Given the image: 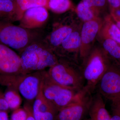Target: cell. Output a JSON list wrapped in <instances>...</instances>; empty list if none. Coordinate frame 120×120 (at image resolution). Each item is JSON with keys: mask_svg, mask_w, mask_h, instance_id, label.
Instances as JSON below:
<instances>
[{"mask_svg": "<svg viewBox=\"0 0 120 120\" xmlns=\"http://www.w3.org/2000/svg\"><path fill=\"white\" fill-rule=\"evenodd\" d=\"M0 20L12 23L19 21L15 2L0 0Z\"/></svg>", "mask_w": 120, "mask_h": 120, "instance_id": "e0dca14e", "label": "cell"}, {"mask_svg": "<svg viewBox=\"0 0 120 120\" xmlns=\"http://www.w3.org/2000/svg\"><path fill=\"white\" fill-rule=\"evenodd\" d=\"M4 95L9 109L14 110L19 108L22 99L18 91L9 88Z\"/></svg>", "mask_w": 120, "mask_h": 120, "instance_id": "7402d4cb", "label": "cell"}, {"mask_svg": "<svg viewBox=\"0 0 120 120\" xmlns=\"http://www.w3.org/2000/svg\"><path fill=\"white\" fill-rule=\"evenodd\" d=\"M49 16L47 9L45 7L31 8L24 12L19 21V26L30 30L41 28L46 22Z\"/></svg>", "mask_w": 120, "mask_h": 120, "instance_id": "7c38bea8", "label": "cell"}, {"mask_svg": "<svg viewBox=\"0 0 120 120\" xmlns=\"http://www.w3.org/2000/svg\"><path fill=\"white\" fill-rule=\"evenodd\" d=\"M102 23L99 17L83 22L81 30V46L79 58L82 62L85 60L94 48L96 38L98 35Z\"/></svg>", "mask_w": 120, "mask_h": 120, "instance_id": "9c48e42d", "label": "cell"}, {"mask_svg": "<svg viewBox=\"0 0 120 120\" xmlns=\"http://www.w3.org/2000/svg\"><path fill=\"white\" fill-rule=\"evenodd\" d=\"M0 120H9L7 111H0Z\"/></svg>", "mask_w": 120, "mask_h": 120, "instance_id": "4dcf8cb0", "label": "cell"}, {"mask_svg": "<svg viewBox=\"0 0 120 120\" xmlns=\"http://www.w3.org/2000/svg\"><path fill=\"white\" fill-rule=\"evenodd\" d=\"M110 15L112 18L114 19H118L120 18V7L110 10Z\"/></svg>", "mask_w": 120, "mask_h": 120, "instance_id": "f546056e", "label": "cell"}, {"mask_svg": "<svg viewBox=\"0 0 120 120\" xmlns=\"http://www.w3.org/2000/svg\"><path fill=\"white\" fill-rule=\"evenodd\" d=\"M64 87L53 81L50 78L47 72H44L41 82V88L44 97L52 103L58 92Z\"/></svg>", "mask_w": 120, "mask_h": 120, "instance_id": "ac0fdd59", "label": "cell"}, {"mask_svg": "<svg viewBox=\"0 0 120 120\" xmlns=\"http://www.w3.org/2000/svg\"><path fill=\"white\" fill-rule=\"evenodd\" d=\"M90 120V118H89V119H86V120Z\"/></svg>", "mask_w": 120, "mask_h": 120, "instance_id": "e575fe53", "label": "cell"}, {"mask_svg": "<svg viewBox=\"0 0 120 120\" xmlns=\"http://www.w3.org/2000/svg\"><path fill=\"white\" fill-rule=\"evenodd\" d=\"M49 0H16L19 21L22 18L24 12L31 8L42 7L49 9Z\"/></svg>", "mask_w": 120, "mask_h": 120, "instance_id": "d6986e66", "label": "cell"}, {"mask_svg": "<svg viewBox=\"0 0 120 120\" xmlns=\"http://www.w3.org/2000/svg\"><path fill=\"white\" fill-rule=\"evenodd\" d=\"M110 10L120 7V0H107Z\"/></svg>", "mask_w": 120, "mask_h": 120, "instance_id": "f1b7e54d", "label": "cell"}, {"mask_svg": "<svg viewBox=\"0 0 120 120\" xmlns=\"http://www.w3.org/2000/svg\"><path fill=\"white\" fill-rule=\"evenodd\" d=\"M110 120H120V100L112 101Z\"/></svg>", "mask_w": 120, "mask_h": 120, "instance_id": "cb8c5ba5", "label": "cell"}, {"mask_svg": "<svg viewBox=\"0 0 120 120\" xmlns=\"http://www.w3.org/2000/svg\"><path fill=\"white\" fill-rule=\"evenodd\" d=\"M24 108L27 112V117L26 120H35L32 112V106L30 103H27L25 104Z\"/></svg>", "mask_w": 120, "mask_h": 120, "instance_id": "4316f807", "label": "cell"}, {"mask_svg": "<svg viewBox=\"0 0 120 120\" xmlns=\"http://www.w3.org/2000/svg\"><path fill=\"white\" fill-rule=\"evenodd\" d=\"M113 19V18H112ZM114 20V22L116 23V24L118 28L120 29V21L119 20H117L113 19Z\"/></svg>", "mask_w": 120, "mask_h": 120, "instance_id": "1f68e13d", "label": "cell"}, {"mask_svg": "<svg viewBox=\"0 0 120 120\" xmlns=\"http://www.w3.org/2000/svg\"><path fill=\"white\" fill-rule=\"evenodd\" d=\"M91 94L84 88L83 92L76 101L58 111L55 120H83L90 109Z\"/></svg>", "mask_w": 120, "mask_h": 120, "instance_id": "ba28073f", "label": "cell"}, {"mask_svg": "<svg viewBox=\"0 0 120 120\" xmlns=\"http://www.w3.org/2000/svg\"><path fill=\"white\" fill-rule=\"evenodd\" d=\"M8 0L11 1H14V2H15L16 0Z\"/></svg>", "mask_w": 120, "mask_h": 120, "instance_id": "d6a6232c", "label": "cell"}, {"mask_svg": "<svg viewBox=\"0 0 120 120\" xmlns=\"http://www.w3.org/2000/svg\"><path fill=\"white\" fill-rule=\"evenodd\" d=\"M82 2L98 17L101 10L104 9L108 4L107 0H82Z\"/></svg>", "mask_w": 120, "mask_h": 120, "instance_id": "603a6c76", "label": "cell"}, {"mask_svg": "<svg viewBox=\"0 0 120 120\" xmlns=\"http://www.w3.org/2000/svg\"><path fill=\"white\" fill-rule=\"evenodd\" d=\"M22 74L20 56L12 49L0 42V75Z\"/></svg>", "mask_w": 120, "mask_h": 120, "instance_id": "8fae6325", "label": "cell"}, {"mask_svg": "<svg viewBox=\"0 0 120 120\" xmlns=\"http://www.w3.org/2000/svg\"><path fill=\"white\" fill-rule=\"evenodd\" d=\"M47 72L53 81L64 87L79 91L84 88L85 82L82 68L73 61L61 58Z\"/></svg>", "mask_w": 120, "mask_h": 120, "instance_id": "3957f363", "label": "cell"}, {"mask_svg": "<svg viewBox=\"0 0 120 120\" xmlns=\"http://www.w3.org/2000/svg\"><path fill=\"white\" fill-rule=\"evenodd\" d=\"M90 120H110L111 115L106 108L103 98L98 92L92 96L88 112Z\"/></svg>", "mask_w": 120, "mask_h": 120, "instance_id": "5bb4252c", "label": "cell"}, {"mask_svg": "<svg viewBox=\"0 0 120 120\" xmlns=\"http://www.w3.org/2000/svg\"><path fill=\"white\" fill-rule=\"evenodd\" d=\"M84 90V88L82 90L79 91L63 87L56 95L52 103L58 112L61 109L76 101L81 96Z\"/></svg>", "mask_w": 120, "mask_h": 120, "instance_id": "9a60e30c", "label": "cell"}, {"mask_svg": "<svg viewBox=\"0 0 120 120\" xmlns=\"http://www.w3.org/2000/svg\"><path fill=\"white\" fill-rule=\"evenodd\" d=\"M65 0H49V9L52 11L62 4Z\"/></svg>", "mask_w": 120, "mask_h": 120, "instance_id": "83f0119b", "label": "cell"}, {"mask_svg": "<svg viewBox=\"0 0 120 120\" xmlns=\"http://www.w3.org/2000/svg\"><path fill=\"white\" fill-rule=\"evenodd\" d=\"M20 53L22 74L50 68L59 60L43 40L40 39L32 42Z\"/></svg>", "mask_w": 120, "mask_h": 120, "instance_id": "6da1fadb", "label": "cell"}, {"mask_svg": "<svg viewBox=\"0 0 120 120\" xmlns=\"http://www.w3.org/2000/svg\"><path fill=\"white\" fill-rule=\"evenodd\" d=\"M78 18L83 22L90 21L99 17L90 8L84 4L81 1L75 9Z\"/></svg>", "mask_w": 120, "mask_h": 120, "instance_id": "44dd1931", "label": "cell"}, {"mask_svg": "<svg viewBox=\"0 0 120 120\" xmlns=\"http://www.w3.org/2000/svg\"><path fill=\"white\" fill-rule=\"evenodd\" d=\"M9 109L8 105L4 97V95L0 92V111H7Z\"/></svg>", "mask_w": 120, "mask_h": 120, "instance_id": "484cf974", "label": "cell"}, {"mask_svg": "<svg viewBox=\"0 0 120 120\" xmlns=\"http://www.w3.org/2000/svg\"><path fill=\"white\" fill-rule=\"evenodd\" d=\"M114 19L117 20H119V21H120V19Z\"/></svg>", "mask_w": 120, "mask_h": 120, "instance_id": "836d02e7", "label": "cell"}, {"mask_svg": "<svg viewBox=\"0 0 120 120\" xmlns=\"http://www.w3.org/2000/svg\"><path fill=\"white\" fill-rule=\"evenodd\" d=\"M82 24L72 32L54 50L53 52L56 56L79 64Z\"/></svg>", "mask_w": 120, "mask_h": 120, "instance_id": "30bf717a", "label": "cell"}, {"mask_svg": "<svg viewBox=\"0 0 120 120\" xmlns=\"http://www.w3.org/2000/svg\"><path fill=\"white\" fill-rule=\"evenodd\" d=\"M99 35L102 39H112L120 45V30L110 14L106 16L102 20Z\"/></svg>", "mask_w": 120, "mask_h": 120, "instance_id": "2e32d148", "label": "cell"}, {"mask_svg": "<svg viewBox=\"0 0 120 120\" xmlns=\"http://www.w3.org/2000/svg\"><path fill=\"white\" fill-rule=\"evenodd\" d=\"M39 37L38 33L32 30L0 20V42L20 52L32 42L40 39Z\"/></svg>", "mask_w": 120, "mask_h": 120, "instance_id": "5b68a950", "label": "cell"}, {"mask_svg": "<svg viewBox=\"0 0 120 120\" xmlns=\"http://www.w3.org/2000/svg\"><path fill=\"white\" fill-rule=\"evenodd\" d=\"M111 58L102 47H94L82 62V74L85 82L84 88L92 94L107 70Z\"/></svg>", "mask_w": 120, "mask_h": 120, "instance_id": "7a4b0ae2", "label": "cell"}, {"mask_svg": "<svg viewBox=\"0 0 120 120\" xmlns=\"http://www.w3.org/2000/svg\"><path fill=\"white\" fill-rule=\"evenodd\" d=\"M27 115V112L24 108H19L13 111L10 120H26Z\"/></svg>", "mask_w": 120, "mask_h": 120, "instance_id": "d4e9b609", "label": "cell"}, {"mask_svg": "<svg viewBox=\"0 0 120 120\" xmlns=\"http://www.w3.org/2000/svg\"><path fill=\"white\" fill-rule=\"evenodd\" d=\"M32 109L35 120H55L58 112L52 103L44 97L42 91L41 83L38 94L34 101Z\"/></svg>", "mask_w": 120, "mask_h": 120, "instance_id": "4fadbf2b", "label": "cell"}, {"mask_svg": "<svg viewBox=\"0 0 120 120\" xmlns=\"http://www.w3.org/2000/svg\"><path fill=\"white\" fill-rule=\"evenodd\" d=\"M73 16L69 15L54 23L52 31L43 40L53 52L72 32L82 24Z\"/></svg>", "mask_w": 120, "mask_h": 120, "instance_id": "52a82bcc", "label": "cell"}, {"mask_svg": "<svg viewBox=\"0 0 120 120\" xmlns=\"http://www.w3.org/2000/svg\"><path fill=\"white\" fill-rule=\"evenodd\" d=\"M96 90L103 98L111 101L120 100V67L112 59Z\"/></svg>", "mask_w": 120, "mask_h": 120, "instance_id": "8992f818", "label": "cell"}, {"mask_svg": "<svg viewBox=\"0 0 120 120\" xmlns=\"http://www.w3.org/2000/svg\"><path fill=\"white\" fill-rule=\"evenodd\" d=\"M102 39V49L120 67V45L110 39Z\"/></svg>", "mask_w": 120, "mask_h": 120, "instance_id": "ffe728a7", "label": "cell"}, {"mask_svg": "<svg viewBox=\"0 0 120 120\" xmlns=\"http://www.w3.org/2000/svg\"><path fill=\"white\" fill-rule=\"evenodd\" d=\"M43 72L0 75V83L18 91L27 101H34L40 89Z\"/></svg>", "mask_w": 120, "mask_h": 120, "instance_id": "277c9868", "label": "cell"}]
</instances>
